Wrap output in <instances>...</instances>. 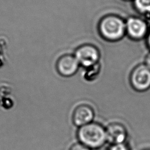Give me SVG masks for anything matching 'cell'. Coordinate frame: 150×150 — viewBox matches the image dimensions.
<instances>
[{"mask_svg": "<svg viewBox=\"0 0 150 150\" xmlns=\"http://www.w3.org/2000/svg\"><path fill=\"white\" fill-rule=\"evenodd\" d=\"M147 45L150 49V30L148 31V33L147 34Z\"/></svg>", "mask_w": 150, "mask_h": 150, "instance_id": "cell-13", "label": "cell"}, {"mask_svg": "<svg viewBox=\"0 0 150 150\" xmlns=\"http://www.w3.org/2000/svg\"><path fill=\"white\" fill-rule=\"evenodd\" d=\"M108 150H130L126 143L112 144L109 147Z\"/></svg>", "mask_w": 150, "mask_h": 150, "instance_id": "cell-10", "label": "cell"}, {"mask_svg": "<svg viewBox=\"0 0 150 150\" xmlns=\"http://www.w3.org/2000/svg\"><path fill=\"white\" fill-rule=\"evenodd\" d=\"M79 64L84 67L94 66L100 57L98 50L93 46L87 45L79 47L74 56Z\"/></svg>", "mask_w": 150, "mask_h": 150, "instance_id": "cell-4", "label": "cell"}, {"mask_svg": "<svg viewBox=\"0 0 150 150\" xmlns=\"http://www.w3.org/2000/svg\"><path fill=\"white\" fill-rule=\"evenodd\" d=\"M76 136L79 142L91 150L98 149L107 142L105 127L94 121L78 128Z\"/></svg>", "mask_w": 150, "mask_h": 150, "instance_id": "cell-1", "label": "cell"}, {"mask_svg": "<svg viewBox=\"0 0 150 150\" xmlns=\"http://www.w3.org/2000/svg\"><path fill=\"white\" fill-rule=\"evenodd\" d=\"M94 116V111L91 107L81 104L74 110L71 116L72 122L76 127L79 128L93 122Z\"/></svg>", "mask_w": 150, "mask_h": 150, "instance_id": "cell-5", "label": "cell"}, {"mask_svg": "<svg viewBox=\"0 0 150 150\" xmlns=\"http://www.w3.org/2000/svg\"><path fill=\"white\" fill-rule=\"evenodd\" d=\"M107 142L111 145L125 143L128 132L125 127L117 122L109 124L105 127Z\"/></svg>", "mask_w": 150, "mask_h": 150, "instance_id": "cell-6", "label": "cell"}, {"mask_svg": "<svg viewBox=\"0 0 150 150\" xmlns=\"http://www.w3.org/2000/svg\"><path fill=\"white\" fill-rule=\"evenodd\" d=\"M79 66V63L74 56L65 55L59 60L57 68L62 75L70 76L76 73Z\"/></svg>", "mask_w": 150, "mask_h": 150, "instance_id": "cell-8", "label": "cell"}, {"mask_svg": "<svg viewBox=\"0 0 150 150\" xmlns=\"http://www.w3.org/2000/svg\"><path fill=\"white\" fill-rule=\"evenodd\" d=\"M69 150H91L83 144L77 142L73 144L70 148Z\"/></svg>", "mask_w": 150, "mask_h": 150, "instance_id": "cell-11", "label": "cell"}, {"mask_svg": "<svg viewBox=\"0 0 150 150\" xmlns=\"http://www.w3.org/2000/svg\"><path fill=\"white\" fill-rule=\"evenodd\" d=\"M99 29L101 35L107 39L116 40L121 38L126 30L123 21L113 15L105 16L100 22Z\"/></svg>", "mask_w": 150, "mask_h": 150, "instance_id": "cell-2", "label": "cell"}, {"mask_svg": "<svg viewBox=\"0 0 150 150\" xmlns=\"http://www.w3.org/2000/svg\"><path fill=\"white\" fill-rule=\"evenodd\" d=\"M144 64L150 70V52L147 54V55L145 58Z\"/></svg>", "mask_w": 150, "mask_h": 150, "instance_id": "cell-12", "label": "cell"}, {"mask_svg": "<svg viewBox=\"0 0 150 150\" xmlns=\"http://www.w3.org/2000/svg\"><path fill=\"white\" fill-rule=\"evenodd\" d=\"M134 4L141 13L150 14V0H134Z\"/></svg>", "mask_w": 150, "mask_h": 150, "instance_id": "cell-9", "label": "cell"}, {"mask_svg": "<svg viewBox=\"0 0 150 150\" xmlns=\"http://www.w3.org/2000/svg\"><path fill=\"white\" fill-rule=\"evenodd\" d=\"M126 30L130 37L135 39H141L147 35L148 27L146 22L138 18H130L125 24Z\"/></svg>", "mask_w": 150, "mask_h": 150, "instance_id": "cell-7", "label": "cell"}, {"mask_svg": "<svg viewBox=\"0 0 150 150\" xmlns=\"http://www.w3.org/2000/svg\"><path fill=\"white\" fill-rule=\"evenodd\" d=\"M131 83L136 90L146 91L150 88V70L144 64L137 66L132 72Z\"/></svg>", "mask_w": 150, "mask_h": 150, "instance_id": "cell-3", "label": "cell"}]
</instances>
